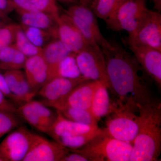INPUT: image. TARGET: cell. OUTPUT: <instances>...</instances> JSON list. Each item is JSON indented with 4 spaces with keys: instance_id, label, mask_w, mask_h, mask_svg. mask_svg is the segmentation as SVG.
Listing matches in <instances>:
<instances>
[{
    "instance_id": "83f0119b",
    "label": "cell",
    "mask_w": 161,
    "mask_h": 161,
    "mask_svg": "<svg viewBox=\"0 0 161 161\" xmlns=\"http://www.w3.org/2000/svg\"><path fill=\"white\" fill-rule=\"evenodd\" d=\"M123 2L121 0H92L89 8L96 17L105 22Z\"/></svg>"
},
{
    "instance_id": "e0dca14e",
    "label": "cell",
    "mask_w": 161,
    "mask_h": 161,
    "mask_svg": "<svg viewBox=\"0 0 161 161\" xmlns=\"http://www.w3.org/2000/svg\"><path fill=\"white\" fill-rule=\"evenodd\" d=\"M56 110V109H55ZM58 118L47 134L52 138L56 136H68L80 135L97 130L98 126H93L75 122L64 117L59 111Z\"/></svg>"
},
{
    "instance_id": "f35d334b",
    "label": "cell",
    "mask_w": 161,
    "mask_h": 161,
    "mask_svg": "<svg viewBox=\"0 0 161 161\" xmlns=\"http://www.w3.org/2000/svg\"><path fill=\"white\" fill-rule=\"evenodd\" d=\"M92 0H79V4L89 8Z\"/></svg>"
},
{
    "instance_id": "cb8c5ba5",
    "label": "cell",
    "mask_w": 161,
    "mask_h": 161,
    "mask_svg": "<svg viewBox=\"0 0 161 161\" xmlns=\"http://www.w3.org/2000/svg\"><path fill=\"white\" fill-rule=\"evenodd\" d=\"M80 77L82 76L76 62L75 54L72 53L58 64L48 78L47 81L56 77L77 78Z\"/></svg>"
},
{
    "instance_id": "ac0fdd59",
    "label": "cell",
    "mask_w": 161,
    "mask_h": 161,
    "mask_svg": "<svg viewBox=\"0 0 161 161\" xmlns=\"http://www.w3.org/2000/svg\"><path fill=\"white\" fill-rule=\"evenodd\" d=\"M14 11L19 17L21 25L47 30L58 29V20L52 15L43 12L24 10L18 8H15Z\"/></svg>"
},
{
    "instance_id": "5b68a950",
    "label": "cell",
    "mask_w": 161,
    "mask_h": 161,
    "mask_svg": "<svg viewBox=\"0 0 161 161\" xmlns=\"http://www.w3.org/2000/svg\"><path fill=\"white\" fill-rule=\"evenodd\" d=\"M149 10L147 0H125L105 22L112 30L125 31L131 36L143 22Z\"/></svg>"
},
{
    "instance_id": "d6986e66",
    "label": "cell",
    "mask_w": 161,
    "mask_h": 161,
    "mask_svg": "<svg viewBox=\"0 0 161 161\" xmlns=\"http://www.w3.org/2000/svg\"><path fill=\"white\" fill-rule=\"evenodd\" d=\"M115 103L110 99L108 89L103 83L98 81L92 98L91 111L96 120H100L113 111Z\"/></svg>"
},
{
    "instance_id": "5bb4252c",
    "label": "cell",
    "mask_w": 161,
    "mask_h": 161,
    "mask_svg": "<svg viewBox=\"0 0 161 161\" xmlns=\"http://www.w3.org/2000/svg\"><path fill=\"white\" fill-rule=\"evenodd\" d=\"M98 81L88 80L77 86L55 109L64 107L91 110L92 98Z\"/></svg>"
},
{
    "instance_id": "484cf974",
    "label": "cell",
    "mask_w": 161,
    "mask_h": 161,
    "mask_svg": "<svg viewBox=\"0 0 161 161\" xmlns=\"http://www.w3.org/2000/svg\"><path fill=\"white\" fill-rule=\"evenodd\" d=\"M102 131V129L99 128L97 130L80 135L56 136L53 138L54 140L69 150H77L85 146L96 135L100 133Z\"/></svg>"
},
{
    "instance_id": "8fae6325",
    "label": "cell",
    "mask_w": 161,
    "mask_h": 161,
    "mask_svg": "<svg viewBox=\"0 0 161 161\" xmlns=\"http://www.w3.org/2000/svg\"><path fill=\"white\" fill-rule=\"evenodd\" d=\"M69 151L58 142L36 134L23 161H61Z\"/></svg>"
},
{
    "instance_id": "4fadbf2b",
    "label": "cell",
    "mask_w": 161,
    "mask_h": 161,
    "mask_svg": "<svg viewBox=\"0 0 161 161\" xmlns=\"http://www.w3.org/2000/svg\"><path fill=\"white\" fill-rule=\"evenodd\" d=\"M57 25L58 38L70 52L76 53L88 45L71 19L64 12L60 14Z\"/></svg>"
},
{
    "instance_id": "ab89813d",
    "label": "cell",
    "mask_w": 161,
    "mask_h": 161,
    "mask_svg": "<svg viewBox=\"0 0 161 161\" xmlns=\"http://www.w3.org/2000/svg\"><path fill=\"white\" fill-rule=\"evenodd\" d=\"M69 2L70 5L79 4V0H69Z\"/></svg>"
},
{
    "instance_id": "7bdbcfd3",
    "label": "cell",
    "mask_w": 161,
    "mask_h": 161,
    "mask_svg": "<svg viewBox=\"0 0 161 161\" xmlns=\"http://www.w3.org/2000/svg\"><path fill=\"white\" fill-rule=\"evenodd\" d=\"M122 1V2H124V1H125V0H121Z\"/></svg>"
},
{
    "instance_id": "4dcf8cb0",
    "label": "cell",
    "mask_w": 161,
    "mask_h": 161,
    "mask_svg": "<svg viewBox=\"0 0 161 161\" xmlns=\"http://www.w3.org/2000/svg\"><path fill=\"white\" fill-rule=\"evenodd\" d=\"M14 112L0 111V138L18 127L21 122Z\"/></svg>"
},
{
    "instance_id": "d4e9b609",
    "label": "cell",
    "mask_w": 161,
    "mask_h": 161,
    "mask_svg": "<svg viewBox=\"0 0 161 161\" xmlns=\"http://www.w3.org/2000/svg\"><path fill=\"white\" fill-rule=\"evenodd\" d=\"M65 118L78 123L98 126V121L92 114L91 110L64 107L57 109Z\"/></svg>"
},
{
    "instance_id": "8d00e7d4",
    "label": "cell",
    "mask_w": 161,
    "mask_h": 161,
    "mask_svg": "<svg viewBox=\"0 0 161 161\" xmlns=\"http://www.w3.org/2000/svg\"><path fill=\"white\" fill-rule=\"evenodd\" d=\"M10 21V19L8 17V15L5 14L1 10H0V27L9 24Z\"/></svg>"
},
{
    "instance_id": "7c38bea8",
    "label": "cell",
    "mask_w": 161,
    "mask_h": 161,
    "mask_svg": "<svg viewBox=\"0 0 161 161\" xmlns=\"http://www.w3.org/2000/svg\"><path fill=\"white\" fill-rule=\"evenodd\" d=\"M142 69L161 86V51L148 47L128 45Z\"/></svg>"
},
{
    "instance_id": "b9f144b4",
    "label": "cell",
    "mask_w": 161,
    "mask_h": 161,
    "mask_svg": "<svg viewBox=\"0 0 161 161\" xmlns=\"http://www.w3.org/2000/svg\"><path fill=\"white\" fill-rule=\"evenodd\" d=\"M0 161H4V160L3 159V158H2V157H0Z\"/></svg>"
},
{
    "instance_id": "4316f807",
    "label": "cell",
    "mask_w": 161,
    "mask_h": 161,
    "mask_svg": "<svg viewBox=\"0 0 161 161\" xmlns=\"http://www.w3.org/2000/svg\"><path fill=\"white\" fill-rule=\"evenodd\" d=\"M16 113L36 130L44 133H47L48 132L43 121L29 101L17 107Z\"/></svg>"
},
{
    "instance_id": "603a6c76",
    "label": "cell",
    "mask_w": 161,
    "mask_h": 161,
    "mask_svg": "<svg viewBox=\"0 0 161 161\" xmlns=\"http://www.w3.org/2000/svg\"><path fill=\"white\" fill-rule=\"evenodd\" d=\"M20 26L27 38L38 47L43 48L52 40L58 39V29L47 30L21 24Z\"/></svg>"
},
{
    "instance_id": "d590c367",
    "label": "cell",
    "mask_w": 161,
    "mask_h": 161,
    "mask_svg": "<svg viewBox=\"0 0 161 161\" xmlns=\"http://www.w3.org/2000/svg\"><path fill=\"white\" fill-rule=\"evenodd\" d=\"M15 6L12 0H0V10L8 15L14 11Z\"/></svg>"
},
{
    "instance_id": "74e56055",
    "label": "cell",
    "mask_w": 161,
    "mask_h": 161,
    "mask_svg": "<svg viewBox=\"0 0 161 161\" xmlns=\"http://www.w3.org/2000/svg\"><path fill=\"white\" fill-rule=\"evenodd\" d=\"M153 5V8L159 12L161 11V0H151Z\"/></svg>"
},
{
    "instance_id": "ffe728a7",
    "label": "cell",
    "mask_w": 161,
    "mask_h": 161,
    "mask_svg": "<svg viewBox=\"0 0 161 161\" xmlns=\"http://www.w3.org/2000/svg\"><path fill=\"white\" fill-rule=\"evenodd\" d=\"M72 53L59 39L52 40L43 47L42 56L48 67V78L58 64Z\"/></svg>"
},
{
    "instance_id": "d6a6232c",
    "label": "cell",
    "mask_w": 161,
    "mask_h": 161,
    "mask_svg": "<svg viewBox=\"0 0 161 161\" xmlns=\"http://www.w3.org/2000/svg\"><path fill=\"white\" fill-rule=\"evenodd\" d=\"M17 107L14 103L7 98L0 91V111L16 113Z\"/></svg>"
},
{
    "instance_id": "44dd1931",
    "label": "cell",
    "mask_w": 161,
    "mask_h": 161,
    "mask_svg": "<svg viewBox=\"0 0 161 161\" xmlns=\"http://www.w3.org/2000/svg\"><path fill=\"white\" fill-rule=\"evenodd\" d=\"M27 57L14 43L0 48V69L4 70L24 69Z\"/></svg>"
},
{
    "instance_id": "8992f818",
    "label": "cell",
    "mask_w": 161,
    "mask_h": 161,
    "mask_svg": "<svg viewBox=\"0 0 161 161\" xmlns=\"http://www.w3.org/2000/svg\"><path fill=\"white\" fill-rule=\"evenodd\" d=\"M75 59L82 77L87 80L100 81L109 89L106 64L99 45L88 44L75 53Z\"/></svg>"
},
{
    "instance_id": "30bf717a",
    "label": "cell",
    "mask_w": 161,
    "mask_h": 161,
    "mask_svg": "<svg viewBox=\"0 0 161 161\" xmlns=\"http://www.w3.org/2000/svg\"><path fill=\"white\" fill-rule=\"evenodd\" d=\"M88 80L83 77L77 78L56 77L47 81L36 95L42 98V103L55 108L75 87Z\"/></svg>"
},
{
    "instance_id": "836d02e7",
    "label": "cell",
    "mask_w": 161,
    "mask_h": 161,
    "mask_svg": "<svg viewBox=\"0 0 161 161\" xmlns=\"http://www.w3.org/2000/svg\"><path fill=\"white\" fill-rule=\"evenodd\" d=\"M0 91L3 92L7 98L14 103H20L18 98L13 95L9 91L4 75H2L1 73H0Z\"/></svg>"
},
{
    "instance_id": "2e32d148",
    "label": "cell",
    "mask_w": 161,
    "mask_h": 161,
    "mask_svg": "<svg viewBox=\"0 0 161 161\" xmlns=\"http://www.w3.org/2000/svg\"><path fill=\"white\" fill-rule=\"evenodd\" d=\"M4 77L9 91L20 103H25L32 100L36 93L31 89L24 72L21 69L6 70Z\"/></svg>"
},
{
    "instance_id": "f1b7e54d",
    "label": "cell",
    "mask_w": 161,
    "mask_h": 161,
    "mask_svg": "<svg viewBox=\"0 0 161 161\" xmlns=\"http://www.w3.org/2000/svg\"><path fill=\"white\" fill-rule=\"evenodd\" d=\"M14 44L27 58L42 55L43 53V48L36 46L27 38L20 24L16 32Z\"/></svg>"
},
{
    "instance_id": "6da1fadb",
    "label": "cell",
    "mask_w": 161,
    "mask_h": 161,
    "mask_svg": "<svg viewBox=\"0 0 161 161\" xmlns=\"http://www.w3.org/2000/svg\"><path fill=\"white\" fill-rule=\"evenodd\" d=\"M100 47L106 64L109 90L116 100L137 108L157 101L141 77L142 69L133 54L117 42L107 40Z\"/></svg>"
},
{
    "instance_id": "9a60e30c",
    "label": "cell",
    "mask_w": 161,
    "mask_h": 161,
    "mask_svg": "<svg viewBox=\"0 0 161 161\" xmlns=\"http://www.w3.org/2000/svg\"><path fill=\"white\" fill-rule=\"evenodd\" d=\"M24 69L28 84L36 95L48 79L47 64L42 55H37L27 58Z\"/></svg>"
},
{
    "instance_id": "7402d4cb",
    "label": "cell",
    "mask_w": 161,
    "mask_h": 161,
    "mask_svg": "<svg viewBox=\"0 0 161 161\" xmlns=\"http://www.w3.org/2000/svg\"><path fill=\"white\" fill-rule=\"evenodd\" d=\"M16 8L46 13L58 19L60 10L56 0H12Z\"/></svg>"
},
{
    "instance_id": "1f68e13d",
    "label": "cell",
    "mask_w": 161,
    "mask_h": 161,
    "mask_svg": "<svg viewBox=\"0 0 161 161\" xmlns=\"http://www.w3.org/2000/svg\"><path fill=\"white\" fill-rule=\"evenodd\" d=\"M19 24L9 23L0 27V48L14 43L16 32Z\"/></svg>"
},
{
    "instance_id": "9c48e42d",
    "label": "cell",
    "mask_w": 161,
    "mask_h": 161,
    "mask_svg": "<svg viewBox=\"0 0 161 161\" xmlns=\"http://www.w3.org/2000/svg\"><path fill=\"white\" fill-rule=\"evenodd\" d=\"M127 43L128 45L148 47L161 51L160 12L149 10L138 29L128 36Z\"/></svg>"
},
{
    "instance_id": "52a82bcc",
    "label": "cell",
    "mask_w": 161,
    "mask_h": 161,
    "mask_svg": "<svg viewBox=\"0 0 161 161\" xmlns=\"http://www.w3.org/2000/svg\"><path fill=\"white\" fill-rule=\"evenodd\" d=\"M64 13L70 18L89 44L100 46L106 41L101 32L96 16L89 8L79 4H73Z\"/></svg>"
},
{
    "instance_id": "277c9868",
    "label": "cell",
    "mask_w": 161,
    "mask_h": 161,
    "mask_svg": "<svg viewBox=\"0 0 161 161\" xmlns=\"http://www.w3.org/2000/svg\"><path fill=\"white\" fill-rule=\"evenodd\" d=\"M136 112L138 109L136 107L116 100L114 110L107 115L103 132L113 138L132 144L138 130Z\"/></svg>"
},
{
    "instance_id": "7a4b0ae2",
    "label": "cell",
    "mask_w": 161,
    "mask_h": 161,
    "mask_svg": "<svg viewBox=\"0 0 161 161\" xmlns=\"http://www.w3.org/2000/svg\"><path fill=\"white\" fill-rule=\"evenodd\" d=\"M138 109V132L130 161H157L161 151V103L139 106Z\"/></svg>"
},
{
    "instance_id": "f546056e",
    "label": "cell",
    "mask_w": 161,
    "mask_h": 161,
    "mask_svg": "<svg viewBox=\"0 0 161 161\" xmlns=\"http://www.w3.org/2000/svg\"><path fill=\"white\" fill-rule=\"evenodd\" d=\"M29 102L43 121L48 131H49L58 118V113L57 111L56 110L54 111L49 108L48 106L42 103L41 101L32 99Z\"/></svg>"
},
{
    "instance_id": "60d3db41",
    "label": "cell",
    "mask_w": 161,
    "mask_h": 161,
    "mask_svg": "<svg viewBox=\"0 0 161 161\" xmlns=\"http://www.w3.org/2000/svg\"><path fill=\"white\" fill-rule=\"evenodd\" d=\"M56 1H59L60 3H64V4H69L70 3L69 0H56Z\"/></svg>"
},
{
    "instance_id": "ba28073f",
    "label": "cell",
    "mask_w": 161,
    "mask_h": 161,
    "mask_svg": "<svg viewBox=\"0 0 161 161\" xmlns=\"http://www.w3.org/2000/svg\"><path fill=\"white\" fill-rule=\"evenodd\" d=\"M35 135L24 127L12 130L0 143V157L5 161H23Z\"/></svg>"
},
{
    "instance_id": "e575fe53",
    "label": "cell",
    "mask_w": 161,
    "mask_h": 161,
    "mask_svg": "<svg viewBox=\"0 0 161 161\" xmlns=\"http://www.w3.org/2000/svg\"><path fill=\"white\" fill-rule=\"evenodd\" d=\"M61 161H89L84 155L78 153L70 151L63 157Z\"/></svg>"
},
{
    "instance_id": "3957f363",
    "label": "cell",
    "mask_w": 161,
    "mask_h": 161,
    "mask_svg": "<svg viewBox=\"0 0 161 161\" xmlns=\"http://www.w3.org/2000/svg\"><path fill=\"white\" fill-rule=\"evenodd\" d=\"M132 144L107 135L103 130L83 147L69 150L84 155L89 161H130Z\"/></svg>"
}]
</instances>
